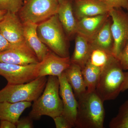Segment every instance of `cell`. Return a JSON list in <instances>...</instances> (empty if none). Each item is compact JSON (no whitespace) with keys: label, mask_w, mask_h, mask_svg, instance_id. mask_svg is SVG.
Masks as SVG:
<instances>
[{"label":"cell","mask_w":128,"mask_h":128,"mask_svg":"<svg viewBox=\"0 0 128 128\" xmlns=\"http://www.w3.org/2000/svg\"><path fill=\"white\" fill-rule=\"evenodd\" d=\"M111 24L112 19L110 16L100 29L89 41L91 48H99L112 54L114 40L111 31Z\"/></svg>","instance_id":"cell-17"},{"label":"cell","mask_w":128,"mask_h":128,"mask_svg":"<svg viewBox=\"0 0 128 128\" xmlns=\"http://www.w3.org/2000/svg\"><path fill=\"white\" fill-rule=\"evenodd\" d=\"M73 11L76 20L108 14L111 9L100 0H74Z\"/></svg>","instance_id":"cell-13"},{"label":"cell","mask_w":128,"mask_h":128,"mask_svg":"<svg viewBox=\"0 0 128 128\" xmlns=\"http://www.w3.org/2000/svg\"><path fill=\"white\" fill-rule=\"evenodd\" d=\"M104 102L96 91L86 92L78 99L75 128H103L105 112Z\"/></svg>","instance_id":"cell-1"},{"label":"cell","mask_w":128,"mask_h":128,"mask_svg":"<svg viewBox=\"0 0 128 128\" xmlns=\"http://www.w3.org/2000/svg\"><path fill=\"white\" fill-rule=\"evenodd\" d=\"M108 126L110 128H128V100L121 105L118 114L111 120Z\"/></svg>","instance_id":"cell-23"},{"label":"cell","mask_w":128,"mask_h":128,"mask_svg":"<svg viewBox=\"0 0 128 128\" xmlns=\"http://www.w3.org/2000/svg\"><path fill=\"white\" fill-rule=\"evenodd\" d=\"M112 55V53L102 49L91 48L87 62L102 70Z\"/></svg>","instance_id":"cell-22"},{"label":"cell","mask_w":128,"mask_h":128,"mask_svg":"<svg viewBox=\"0 0 128 128\" xmlns=\"http://www.w3.org/2000/svg\"><path fill=\"white\" fill-rule=\"evenodd\" d=\"M57 128H72L73 126L62 114L53 118Z\"/></svg>","instance_id":"cell-27"},{"label":"cell","mask_w":128,"mask_h":128,"mask_svg":"<svg viewBox=\"0 0 128 128\" xmlns=\"http://www.w3.org/2000/svg\"><path fill=\"white\" fill-rule=\"evenodd\" d=\"M32 105L31 102H0V120H8L16 124L22 114Z\"/></svg>","instance_id":"cell-18"},{"label":"cell","mask_w":128,"mask_h":128,"mask_svg":"<svg viewBox=\"0 0 128 128\" xmlns=\"http://www.w3.org/2000/svg\"><path fill=\"white\" fill-rule=\"evenodd\" d=\"M58 0L59 2L60 3L63 1V0Z\"/></svg>","instance_id":"cell-33"},{"label":"cell","mask_w":128,"mask_h":128,"mask_svg":"<svg viewBox=\"0 0 128 128\" xmlns=\"http://www.w3.org/2000/svg\"><path fill=\"white\" fill-rule=\"evenodd\" d=\"M117 58L124 70H128V42Z\"/></svg>","instance_id":"cell-26"},{"label":"cell","mask_w":128,"mask_h":128,"mask_svg":"<svg viewBox=\"0 0 128 128\" xmlns=\"http://www.w3.org/2000/svg\"><path fill=\"white\" fill-rule=\"evenodd\" d=\"M23 24L26 42L36 56L39 62H41L50 50L40 39L37 33L38 24L28 22Z\"/></svg>","instance_id":"cell-16"},{"label":"cell","mask_w":128,"mask_h":128,"mask_svg":"<svg viewBox=\"0 0 128 128\" xmlns=\"http://www.w3.org/2000/svg\"><path fill=\"white\" fill-rule=\"evenodd\" d=\"M0 31L13 46L27 44L24 36L23 24L16 13L7 12L0 21Z\"/></svg>","instance_id":"cell-9"},{"label":"cell","mask_w":128,"mask_h":128,"mask_svg":"<svg viewBox=\"0 0 128 128\" xmlns=\"http://www.w3.org/2000/svg\"><path fill=\"white\" fill-rule=\"evenodd\" d=\"M71 64L70 57H64L50 50L44 59L38 63V77L47 76L58 77Z\"/></svg>","instance_id":"cell-12"},{"label":"cell","mask_w":128,"mask_h":128,"mask_svg":"<svg viewBox=\"0 0 128 128\" xmlns=\"http://www.w3.org/2000/svg\"><path fill=\"white\" fill-rule=\"evenodd\" d=\"M15 124L6 120H0V128H16Z\"/></svg>","instance_id":"cell-30"},{"label":"cell","mask_w":128,"mask_h":128,"mask_svg":"<svg viewBox=\"0 0 128 128\" xmlns=\"http://www.w3.org/2000/svg\"><path fill=\"white\" fill-rule=\"evenodd\" d=\"M58 0H25L17 13L22 23H41L57 14Z\"/></svg>","instance_id":"cell-6"},{"label":"cell","mask_w":128,"mask_h":128,"mask_svg":"<svg viewBox=\"0 0 128 128\" xmlns=\"http://www.w3.org/2000/svg\"><path fill=\"white\" fill-rule=\"evenodd\" d=\"M64 73L67 81L73 89L76 98L78 100L87 91L81 68L78 65L71 63Z\"/></svg>","instance_id":"cell-19"},{"label":"cell","mask_w":128,"mask_h":128,"mask_svg":"<svg viewBox=\"0 0 128 128\" xmlns=\"http://www.w3.org/2000/svg\"><path fill=\"white\" fill-rule=\"evenodd\" d=\"M0 62L26 65L39 61L34 52L26 44L13 46L0 53Z\"/></svg>","instance_id":"cell-11"},{"label":"cell","mask_w":128,"mask_h":128,"mask_svg":"<svg viewBox=\"0 0 128 128\" xmlns=\"http://www.w3.org/2000/svg\"><path fill=\"white\" fill-rule=\"evenodd\" d=\"M47 80L46 76H40L24 84H7L0 90V102H34L42 93Z\"/></svg>","instance_id":"cell-5"},{"label":"cell","mask_w":128,"mask_h":128,"mask_svg":"<svg viewBox=\"0 0 128 128\" xmlns=\"http://www.w3.org/2000/svg\"><path fill=\"white\" fill-rule=\"evenodd\" d=\"M7 12V11L0 10V21L2 20Z\"/></svg>","instance_id":"cell-32"},{"label":"cell","mask_w":128,"mask_h":128,"mask_svg":"<svg viewBox=\"0 0 128 128\" xmlns=\"http://www.w3.org/2000/svg\"><path fill=\"white\" fill-rule=\"evenodd\" d=\"M33 120L29 116L19 119L16 125L17 128H34Z\"/></svg>","instance_id":"cell-28"},{"label":"cell","mask_w":128,"mask_h":128,"mask_svg":"<svg viewBox=\"0 0 128 128\" xmlns=\"http://www.w3.org/2000/svg\"><path fill=\"white\" fill-rule=\"evenodd\" d=\"M82 70L87 91L96 90L102 70L88 62Z\"/></svg>","instance_id":"cell-21"},{"label":"cell","mask_w":128,"mask_h":128,"mask_svg":"<svg viewBox=\"0 0 128 128\" xmlns=\"http://www.w3.org/2000/svg\"><path fill=\"white\" fill-rule=\"evenodd\" d=\"M109 14L114 40L112 54L117 58L128 42V12L122 8H113Z\"/></svg>","instance_id":"cell-7"},{"label":"cell","mask_w":128,"mask_h":128,"mask_svg":"<svg viewBox=\"0 0 128 128\" xmlns=\"http://www.w3.org/2000/svg\"><path fill=\"white\" fill-rule=\"evenodd\" d=\"M110 17L109 13L87 17L77 20V33L89 41L96 35Z\"/></svg>","instance_id":"cell-15"},{"label":"cell","mask_w":128,"mask_h":128,"mask_svg":"<svg viewBox=\"0 0 128 128\" xmlns=\"http://www.w3.org/2000/svg\"><path fill=\"white\" fill-rule=\"evenodd\" d=\"M75 38L74 49L70 61L79 66L82 70L88 61L91 47L89 41L82 35L76 34Z\"/></svg>","instance_id":"cell-20"},{"label":"cell","mask_w":128,"mask_h":128,"mask_svg":"<svg viewBox=\"0 0 128 128\" xmlns=\"http://www.w3.org/2000/svg\"><path fill=\"white\" fill-rule=\"evenodd\" d=\"M37 31L40 39L51 51L60 57H70L69 40L57 14L38 24Z\"/></svg>","instance_id":"cell-4"},{"label":"cell","mask_w":128,"mask_h":128,"mask_svg":"<svg viewBox=\"0 0 128 128\" xmlns=\"http://www.w3.org/2000/svg\"><path fill=\"white\" fill-rule=\"evenodd\" d=\"M57 14L68 39H72L77 33V20L74 14L72 0H64L60 3Z\"/></svg>","instance_id":"cell-14"},{"label":"cell","mask_w":128,"mask_h":128,"mask_svg":"<svg viewBox=\"0 0 128 128\" xmlns=\"http://www.w3.org/2000/svg\"><path fill=\"white\" fill-rule=\"evenodd\" d=\"M13 45L5 38L0 31V53L10 48Z\"/></svg>","instance_id":"cell-29"},{"label":"cell","mask_w":128,"mask_h":128,"mask_svg":"<svg viewBox=\"0 0 128 128\" xmlns=\"http://www.w3.org/2000/svg\"><path fill=\"white\" fill-rule=\"evenodd\" d=\"M58 77L60 82V95L63 105L62 114L74 128L75 127L78 100L66 80L64 73H62Z\"/></svg>","instance_id":"cell-10"},{"label":"cell","mask_w":128,"mask_h":128,"mask_svg":"<svg viewBox=\"0 0 128 128\" xmlns=\"http://www.w3.org/2000/svg\"><path fill=\"white\" fill-rule=\"evenodd\" d=\"M25 0H0V10L16 13L22 6Z\"/></svg>","instance_id":"cell-24"},{"label":"cell","mask_w":128,"mask_h":128,"mask_svg":"<svg viewBox=\"0 0 128 128\" xmlns=\"http://www.w3.org/2000/svg\"><path fill=\"white\" fill-rule=\"evenodd\" d=\"M116 57L112 55L102 70L96 86V92L104 102L114 100L121 92L124 72Z\"/></svg>","instance_id":"cell-3"},{"label":"cell","mask_w":128,"mask_h":128,"mask_svg":"<svg viewBox=\"0 0 128 128\" xmlns=\"http://www.w3.org/2000/svg\"><path fill=\"white\" fill-rule=\"evenodd\" d=\"M110 9L122 8L128 12V0H100Z\"/></svg>","instance_id":"cell-25"},{"label":"cell","mask_w":128,"mask_h":128,"mask_svg":"<svg viewBox=\"0 0 128 128\" xmlns=\"http://www.w3.org/2000/svg\"><path fill=\"white\" fill-rule=\"evenodd\" d=\"M128 89V72H124V80L121 89V92Z\"/></svg>","instance_id":"cell-31"},{"label":"cell","mask_w":128,"mask_h":128,"mask_svg":"<svg viewBox=\"0 0 128 128\" xmlns=\"http://www.w3.org/2000/svg\"><path fill=\"white\" fill-rule=\"evenodd\" d=\"M59 91L58 77L48 76L42 94L34 102L28 116L33 120H37L42 116H48L53 119L62 114L63 105Z\"/></svg>","instance_id":"cell-2"},{"label":"cell","mask_w":128,"mask_h":128,"mask_svg":"<svg viewBox=\"0 0 128 128\" xmlns=\"http://www.w3.org/2000/svg\"><path fill=\"white\" fill-rule=\"evenodd\" d=\"M38 63L21 65L0 62V75L9 84L30 82L38 77Z\"/></svg>","instance_id":"cell-8"}]
</instances>
